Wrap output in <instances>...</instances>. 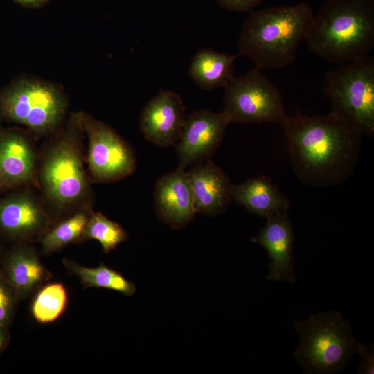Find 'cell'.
Returning <instances> with one entry per match:
<instances>
[{
	"label": "cell",
	"instance_id": "obj_1",
	"mask_svg": "<svg viewBox=\"0 0 374 374\" xmlns=\"http://www.w3.org/2000/svg\"><path fill=\"white\" fill-rule=\"evenodd\" d=\"M280 124L294 172L301 182L330 186L351 175L362 134L346 121L331 111L325 116H286Z\"/></svg>",
	"mask_w": 374,
	"mask_h": 374
},
{
	"label": "cell",
	"instance_id": "obj_2",
	"mask_svg": "<svg viewBox=\"0 0 374 374\" xmlns=\"http://www.w3.org/2000/svg\"><path fill=\"white\" fill-rule=\"evenodd\" d=\"M314 18L306 1L251 12L240 35L238 55L260 70L285 67L294 60Z\"/></svg>",
	"mask_w": 374,
	"mask_h": 374
},
{
	"label": "cell",
	"instance_id": "obj_3",
	"mask_svg": "<svg viewBox=\"0 0 374 374\" xmlns=\"http://www.w3.org/2000/svg\"><path fill=\"white\" fill-rule=\"evenodd\" d=\"M305 42L329 63L367 56L374 46V1L328 0L314 18Z\"/></svg>",
	"mask_w": 374,
	"mask_h": 374
},
{
	"label": "cell",
	"instance_id": "obj_4",
	"mask_svg": "<svg viewBox=\"0 0 374 374\" xmlns=\"http://www.w3.org/2000/svg\"><path fill=\"white\" fill-rule=\"evenodd\" d=\"M39 170V181L47 199L64 209L82 201L89 193L82 161L84 130L81 112L70 114L57 130Z\"/></svg>",
	"mask_w": 374,
	"mask_h": 374
},
{
	"label": "cell",
	"instance_id": "obj_5",
	"mask_svg": "<svg viewBox=\"0 0 374 374\" xmlns=\"http://www.w3.org/2000/svg\"><path fill=\"white\" fill-rule=\"evenodd\" d=\"M299 344L294 357L305 373L332 374L342 371L364 345L356 340L348 319L329 310L295 321Z\"/></svg>",
	"mask_w": 374,
	"mask_h": 374
},
{
	"label": "cell",
	"instance_id": "obj_6",
	"mask_svg": "<svg viewBox=\"0 0 374 374\" xmlns=\"http://www.w3.org/2000/svg\"><path fill=\"white\" fill-rule=\"evenodd\" d=\"M67 107L61 87L35 78H17L0 91V118L24 125L39 136L62 126Z\"/></svg>",
	"mask_w": 374,
	"mask_h": 374
},
{
	"label": "cell",
	"instance_id": "obj_7",
	"mask_svg": "<svg viewBox=\"0 0 374 374\" xmlns=\"http://www.w3.org/2000/svg\"><path fill=\"white\" fill-rule=\"evenodd\" d=\"M324 91L332 112L362 135H374V57L342 63L326 75Z\"/></svg>",
	"mask_w": 374,
	"mask_h": 374
},
{
	"label": "cell",
	"instance_id": "obj_8",
	"mask_svg": "<svg viewBox=\"0 0 374 374\" xmlns=\"http://www.w3.org/2000/svg\"><path fill=\"white\" fill-rule=\"evenodd\" d=\"M224 105L230 123H281L287 116L280 90L256 67L233 78L225 87Z\"/></svg>",
	"mask_w": 374,
	"mask_h": 374
},
{
	"label": "cell",
	"instance_id": "obj_9",
	"mask_svg": "<svg viewBox=\"0 0 374 374\" xmlns=\"http://www.w3.org/2000/svg\"><path fill=\"white\" fill-rule=\"evenodd\" d=\"M81 115L88 137L87 163L93 179L110 183L132 175L136 157L130 145L109 125L85 112Z\"/></svg>",
	"mask_w": 374,
	"mask_h": 374
},
{
	"label": "cell",
	"instance_id": "obj_10",
	"mask_svg": "<svg viewBox=\"0 0 374 374\" xmlns=\"http://www.w3.org/2000/svg\"><path fill=\"white\" fill-rule=\"evenodd\" d=\"M231 123L223 112L197 110L187 115L174 145L179 166L186 168L211 159Z\"/></svg>",
	"mask_w": 374,
	"mask_h": 374
},
{
	"label": "cell",
	"instance_id": "obj_11",
	"mask_svg": "<svg viewBox=\"0 0 374 374\" xmlns=\"http://www.w3.org/2000/svg\"><path fill=\"white\" fill-rule=\"evenodd\" d=\"M179 95L161 90L143 107L139 119L145 139L160 147L175 145L179 139L186 114Z\"/></svg>",
	"mask_w": 374,
	"mask_h": 374
},
{
	"label": "cell",
	"instance_id": "obj_12",
	"mask_svg": "<svg viewBox=\"0 0 374 374\" xmlns=\"http://www.w3.org/2000/svg\"><path fill=\"white\" fill-rule=\"evenodd\" d=\"M49 217L30 193L15 192L0 197V233L22 242L37 236L49 225Z\"/></svg>",
	"mask_w": 374,
	"mask_h": 374
},
{
	"label": "cell",
	"instance_id": "obj_13",
	"mask_svg": "<svg viewBox=\"0 0 374 374\" xmlns=\"http://www.w3.org/2000/svg\"><path fill=\"white\" fill-rule=\"evenodd\" d=\"M154 200L159 218L172 228H183L193 220L194 199L185 168L178 166L157 180Z\"/></svg>",
	"mask_w": 374,
	"mask_h": 374
},
{
	"label": "cell",
	"instance_id": "obj_14",
	"mask_svg": "<svg viewBox=\"0 0 374 374\" xmlns=\"http://www.w3.org/2000/svg\"><path fill=\"white\" fill-rule=\"evenodd\" d=\"M267 218L265 225L252 241L263 247L270 261L267 279L296 283L293 244L294 233L287 213H278Z\"/></svg>",
	"mask_w": 374,
	"mask_h": 374
},
{
	"label": "cell",
	"instance_id": "obj_15",
	"mask_svg": "<svg viewBox=\"0 0 374 374\" xmlns=\"http://www.w3.org/2000/svg\"><path fill=\"white\" fill-rule=\"evenodd\" d=\"M196 213L215 217L231 201L233 184L223 170L211 159L199 162L187 170Z\"/></svg>",
	"mask_w": 374,
	"mask_h": 374
},
{
	"label": "cell",
	"instance_id": "obj_16",
	"mask_svg": "<svg viewBox=\"0 0 374 374\" xmlns=\"http://www.w3.org/2000/svg\"><path fill=\"white\" fill-rule=\"evenodd\" d=\"M36 157L28 136L18 128L3 130L0 139V190L32 179Z\"/></svg>",
	"mask_w": 374,
	"mask_h": 374
},
{
	"label": "cell",
	"instance_id": "obj_17",
	"mask_svg": "<svg viewBox=\"0 0 374 374\" xmlns=\"http://www.w3.org/2000/svg\"><path fill=\"white\" fill-rule=\"evenodd\" d=\"M0 271L19 299L28 296L51 276L35 251L23 244L5 253Z\"/></svg>",
	"mask_w": 374,
	"mask_h": 374
},
{
	"label": "cell",
	"instance_id": "obj_18",
	"mask_svg": "<svg viewBox=\"0 0 374 374\" xmlns=\"http://www.w3.org/2000/svg\"><path fill=\"white\" fill-rule=\"evenodd\" d=\"M231 195L238 204L260 217L287 213L290 209L287 198L269 177L264 175L240 184H233Z\"/></svg>",
	"mask_w": 374,
	"mask_h": 374
},
{
	"label": "cell",
	"instance_id": "obj_19",
	"mask_svg": "<svg viewBox=\"0 0 374 374\" xmlns=\"http://www.w3.org/2000/svg\"><path fill=\"white\" fill-rule=\"evenodd\" d=\"M238 57V54L202 49L192 58L188 70L190 76L202 89L225 88L235 77L234 62Z\"/></svg>",
	"mask_w": 374,
	"mask_h": 374
},
{
	"label": "cell",
	"instance_id": "obj_20",
	"mask_svg": "<svg viewBox=\"0 0 374 374\" xmlns=\"http://www.w3.org/2000/svg\"><path fill=\"white\" fill-rule=\"evenodd\" d=\"M63 262L69 271L76 275L86 287L112 290L127 296H132L136 291L134 283L104 264L90 268L69 260H64Z\"/></svg>",
	"mask_w": 374,
	"mask_h": 374
},
{
	"label": "cell",
	"instance_id": "obj_21",
	"mask_svg": "<svg viewBox=\"0 0 374 374\" xmlns=\"http://www.w3.org/2000/svg\"><path fill=\"white\" fill-rule=\"evenodd\" d=\"M91 214L88 211H79L46 232L41 241L43 251L55 252L82 238Z\"/></svg>",
	"mask_w": 374,
	"mask_h": 374
},
{
	"label": "cell",
	"instance_id": "obj_22",
	"mask_svg": "<svg viewBox=\"0 0 374 374\" xmlns=\"http://www.w3.org/2000/svg\"><path fill=\"white\" fill-rule=\"evenodd\" d=\"M67 303V292L62 283L45 285L36 294L32 303L31 313L41 323H51L64 312Z\"/></svg>",
	"mask_w": 374,
	"mask_h": 374
},
{
	"label": "cell",
	"instance_id": "obj_23",
	"mask_svg": "<svg viewBox=\"0 0 374 374\" xmlns=\"http://www.w3.org/2000/svg\"><path fill=\"white\" fill-rule=\"evenodd\" d=\"M127 237V232L120 224L97 212L90 215L82 238L97 240L103 251L109 253Z\"/></svg>",
	"mask_w": 374,
	"mask_h": 374
},
{
	"label": "cell",
	"instance_id": "obj_24",
	"mask_svg": "<svg viewBox=\"0 0 374 374\" xmlns=\"http://www.w3.org/2000/svg\"><path fill=\"white\" fill-rule=\"evenodd\" d=\"M19 300L14 289L0 271V324L8 327L12 321Z\"/></svg>",
	"mask_w": 374,
	"mask_h": 374
},
{
	"label": "cell",
	"instance_id": "obj_25",
	"mask_svg": "<svg viewBox=\"0 0 374 374\" xmlns=\"http://www.w3.org/2000/svg\"><path fill=\"white\" fill-rule=\"evenodd\" d=\"M224 9L240 12H252L263 0H216Z\"/></svg>",
	"mask_w": 374,
	"mask_h": 374
},
{
	"label": "cell",
	"instance_id": "obj_26",
	"mask_svg": "<svg viewBox=\"0 0 374 374\" xmlns=\"http://www.w3.org/2000/svg\"><path fill=\"white\" fill-rule=\"evenodd\" d=\"M362 362L358 368V373L373 374L374 372V348L373 344L364 346L360 354Z\"/></svg>",
	"mask_w": 374,
	"mask_h": 374
},
{
	"label": "cell",
	"instance_id": "obj_27",
	"mask_svg": "<svg viewBox=\"0 0 374 374\" xmlns=\"http://www.w3.org/2000/svg\"><path fill=\"white\" fill-rule=\"evenodd\" d=\"M15 3L28 8H39L46 5L50 0H12Z\"/></svg>",
	"mask_w": 374,
	"mask_h": 374
},
{
	"label": "cell",
	"instance_id": "obj_28",
	"mask_svg": "<svg viewBox=\"0 0 374 374\" xmlns=\"http://www.w3.org/2000/svg\"><path fill=\"white\" fill-rule=\"evenodd\" d=\"M8 327L0 324V353L6 348L9 340Z\"/></svg>",
	"mask_w": 374,
	"mask_h": 374
},
{
	"label": "cell",
	"instance_id": "obj_29",
	"mask_svg": "<svg viewBox=\"0 0 374 374\" xmlns=\"http://www.w3.org/2000/svg\"><path fill=\"white\" fill-rule=\"evenodd\" d=\"M3 129L1 127V126L0 125V139L1 138V136L3 134Z\"/></svg>",
	"mask_w": 374,
	"mask_h": 374
}]
</instances>
